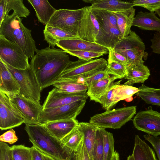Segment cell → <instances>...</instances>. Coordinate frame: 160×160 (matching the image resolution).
Returning a JSON list of instances; mask_svg holds the SVG:
<instances>
[{
  "label": "cell",
  "instance_id": "9a60e30c",
  "mask_svg": "<svg viewBox=\"0 0 160 160\" xmlns=\"http://www.w3.org/2000/svg\"><path fill=\"white\" fill-rule=\"evenodd\" d=\"M83 8L82 16L78 31L81 39L94 42L99 30V24L88 6Z\"/></svg>",
  "mask_w": 160,
  "mask_h": 160
},
{
  "label": "cell",
  "instance_id": "d590c367",
  "mask_svg": "<svg viewBox=\"0 0 160 160\" xmlns=\"http://www.w3.org/2000/svg\"><path fill=\"white\" fill-rule=\"evenodd\" d=\"M11 147L13 160H32L31 148L22 145Z\"/></svg>",
  "mask_w": 160,
  "mask_h": 160
},
{
  "label": "cell",
  "instance_id": "f6af8a7d",
  "mask_svg": "<svg viewBox=\"0 0 160 160\" xmlns=\"http://www.w3.org/2000/svg\"><path fill=\"white\" fill-rule=\"evenodd\" d=\"M18 140L15 131L12 128L4 132L0 136L1 142H8L10 144L14 143Z\"/></svg>",
  "mask_w": 160,
  "mask_h": 160
},
{
  "label": "cell",
  "instance_id": "d6986e66",
  "mask_svg": "<svg viewBox=\"0 0 160 160\" xmlns=\"http://www.w3.org/2000/svg\"><path fill=\"white\" fill-rule=\"evenodd\" d=\"M76 119H69L47 122L43 124L49 132L59 141L78 125Z\"/></svg>",
  "mask_w": 160,
  "mask_h": 160
},
{
  "label": "cell",
  "instance_id": "3957f363",
  "mask_svg": "<svg viewBox=\"0 0 160 160\" xmlns=\"http://www.w3.org/2000/svg\"><path fill=\"white\" fill-rule=\"evenodd\" d=\"M22 20L13 12L6 16L0 24V35L18 45L31 59L37 50L35 42L32 36L31 30L23 25Z\"/></svg>",
  "mask_w": 160,
  "mask_h": 160
},
{
  "label": "cell",
  "instance_id": "816d5d0a",
  "mask_svg": "<svg viewBox=\"0 0 160 160\" xmlns=\"http://www.w3.org/2000/svg\"><path fill=\"white\" fill-rule=\"evenodd\" d=\"M42 153L43 156V160H56L48 155H47L43 153Z\"/></svg>",
  "mask_w": 160,
  "mask_h": 160
},
{
  "label": "cell",
  "instance_id": "277c9868",
  "mask_svg": "<svg viewBox=\"0 0 160 160\" xmlns=\"http://www.w3.org/2000/svg\"><path fill=\"white\" fill-rule=\"evenodd\" d=\"M107 65V62L103 58L89 60L79 59L76 61H71L58 80H79L81 79L84 80V78L104 70Z\"/></svg>",
  "mask_w": 160,
  "mask_h": 160
},
{
  "label": "cell",
  "instance_id": "2e32d148",
  "mask_svg": "<svg viewBox=\"0 0 160 160\" xmlns=\"http://www.w3.org/2000/svg\"><path fill=\"white\" fill-rule=\"evenodd\" d=\"M56 45L61 49L67 51H88L107 54L109 49L95 42L81 39L62 40L56 42Z\"/></svg>",
  "mask_w": 160,
  "mask_h": 160
},
{
  "label": "cell",
  "instance_id": "9c48e42d",
  "mask_svg": "<svg viewBox=\"0 0 160 160\" xmlns=\"http://www.w3.org/2000/svg\"><path fill=\"white\" fill-rule=\"evenodd\" d=\"M86 100H80L71 103L54 108L42 110L39 116V124L69 119H76L86 102Z\"/></svg>",
  "mask_w": 160,
  "mask_h": 160
},
{
  "label": "cell",
  "instance_id": "7bdbcfd3",
  "mask_svg": "<svg viewBox=\"0 0 160 160\" xmlns=\"http://www.w3.org/2000/svg\"><path fill=\"white\" fill-rule=\"evenodd\" d=\"M143 137L151 144L156 152L158 160H160V135L155 136L146 134Z\"/></svg>",
  "mask_w": 160,
  "mask_h": 160
},
{
  "label": "cell",
  "instance_id": "6da1fadb",
  "mask_svg": "<svg viewBox=\"0 0 160 160\" xmlns=\"http://www.w3.org/2000/svg\"><path fill=\"white\" fill-rule=\"evenodd\" d=\"M30 66L41 91L53 85L59 79L71 61L64 51L47 47L37 50Z\"/></svg>",
  "mask_w": 160,
  "mask_h": 160
},
{
  "label": "cell",
  "instance_id": "7dc6e473",
  "mask_svg": "<svg viewBox=\"0 0 160 160\" xmlns=\"http://www.w3.org/2000/svg\"><path fill=\"white\" fill-rule=\"evenodd\" d=\"M150 40L152 42L150 47L152 52L154 53L160 54V32L154 33L153 38Z\"/></svg>",
  "mask_w": 160,
  "mask_h": 160
},
{
  "label": "cell",
  "instance_id": "836d02e7",
  "mask_svg": "<svg viewBox=\"0 0 160 160\" xmlns=\"http://www.w3.org/2000/svg\"><path fill=\"white\" fill-rule=\"evenodd\" d=\"M90 10L96 16L99 25L118 28L114 12L100 9H93Z\"/></svg>",
  "mask_w": 160,
  "mask_h": 160
},
{
  "label": "cell",
  "instance_id": "8fae6325",
  "mask_svg": "<svg viewBox=\"0 0 160 160\" xmlns=\"http://www.w3.org/2000/svg\"><path fill=\"white\" fill-rule=\"evenodd\" d=\"M7 95L22 116L24 123L39 124L40 114L42 109L40 103L19 94Z\"/></svg>",
  "mask_w": 160,
  "mask_h": 160
},
{
  "label": "cell",
  "instance_id": "681fc988",
  "mask_svg": "<svg viewBox=\"0 0 160 160\" xmlns=\"http://www.w3.org/2000/svg\"><path fill=\"white\" fill-rule=\"evenodd\" d=\"M5 0H0V24L5 18L4 12Z\"/></svg>",
  "mask_w": 160,
  "mask_h": 160
},
{
  "label": "cell",
  "instance_id": "e575fe53",
  "mask_svg": "<svg viewBox=\"0 0 160 160\" xmlns=\"http://www.w3.org/2000/svg\"><path fill=\"white\" fill-rule=\"evenodd\" d=\"M103 143V160H111L115 152L113 134L101 128Z\"/></svg>",
  "mask_w": 160,
  "mask_h": 160
},
{
  "label": "cell",
  "instance_id": "f5cc1de1",
  "mask_svg": "<svg viewBox=\"0 0 160 160\" xmlns=\"http://www.w3.org/2000/svg\"><path fill=\"white\" fill-rule=\"evenodd\" d=\"M68 160H77V156L76 152H74Z\"/></svg>",
  "mask_w": 160,
  "mask_h": 160
},
{
  "label": "cell",
  "instance_id": "ffe728a7",
  "mask_svg": "<svg viewBox=\"0 0 160 160\" xmlns=\"http://www.w3.org/2000/svg\"><path fill=\"white\" fill-rule=\"evenodd\" d=\"M83 1L91 4L88 6L90 9H103L112 12L124 11L134 7L132 2L118 0H83Z\"/></svg>",
  "mask_w": 160,
  "mask_h": 160
},
{
  "label": "cell",
  "instance_id": "cb8c5ba5",
  "mask_svg": "<svg viewBox=\"0 0 160 160\" xmlns=\"http://www.w3.org/2000/svg\"><path fill=\"white\" fill-rule=\"evenodd\" d=\"M135 9L133 8L124 11L114 12L116 16L117 25L123 38L130 34L131 27L135 15Z\"/></svg>",
  "mask_w": 160,
  "mask_h": 160
},
{
  "label": "cell",
  "instance_id": "ee69618b",
  "mask_svg": "<svg viewBox=\"0 0 160 160\" xmlns=\"http://www.w3.org/2000/svg\"><path fill=\"white\" fill-rule=\"evenodd\" d=\"M0 160H13L11 147L2 142H0Z\"/></svg>",
  "mask_w": 160,
  "mask_h": 160
},
{
  "label": "cell",
  "instance_id": "8d00e7d4",
  "mask_svg": "<svg viewBox=\"0 0 160 160\" xmlns=\"http://www.w3.org/2000/svg\"><path fill=\"white\" fill-rule=\"evenodd\" d=\"M92 160H103V143L101 128L97 130L94 145Z\"/></svg>",
  "mask_w": 160,
  "mask_h": 160
},
{
  "label": "cell",
  "instance_id": "30bf717a",
  "mask_svg": "<svg viewBox=\"0 0 160 160\" xmlns=\"http://www.w3.org/2000/svg\"><path fill=\"white\" fill-rule=\"evenodd\" d=\"M83 11V8L78 9L57 10L46 26L59 28L78 36V31Z\"/></svg>",
  "mask_w": 160,
  "mask_h": 160
},
{
  "label": "cell",
  "instance_id": "8992f818",
  "mask_svg": "<svg viewBox=\"0 0 160 160\" xmlns=\"http://www.w3.org/2000/svg\"><path fill=\"white\" fill-rule=\"evenodd\" d=\"M113 49L126 58L128 67L144 64L143 58L146 53L145 45L139 36L134 31H131L128 37L117 43Z\"/></svg>",
  "mask_w": 160,
  "mask_h": 160
},
{
  "label": "cell",
  "instance_id": "ac0fdd59",
  "mask_svg": "<svg viewBox=\"0 0 160 160\" xmlns=\"http://www.w3.org/2000/svg\"><path fill=\"white\" fill-rule=\"evenodd\" d=\"M20 86L17 79L0 59V91L7 95L19 94Z\"/></svg>",
  "mask_w": 160,
  "mask_h": 160
},
{
  "label": "cell",
  "instance_id": "f907efd6",
  "mask_svg": "<svg viewBox=\"0 0 160 160\" xmlns=\"http://www.w3.org/2000/svg\"><path fill=\"white\" fill-rule=\"evenodd\" d=\"M111 160H120L118 153L115 151Z\"/></svg>",
  "mask_w": 160,
  "mask_h": 160
},
{
  "label": "cell",
  "instance_id": "484cf974",
  "mask_svg": "<svg viewBox=\"0 0 160 160\" xmlns=\"http://www.w3.org/2000/svg\"><path fill=\"white\" fill-rule=\"evenodd\" d=\"M78 128L83 135V142L91 160H92L93 150L97 130L98 128L90 122H79Z\"/></svg>",
  "mask_w": 160,
  "mask_h": 160
},
{
  "label": "cell",
  "instance_id": "c3c4849f",
  "mask_svg": "<svg viewBox=\"0 0 160 160\" xmlns=\"http://www.w3.org/2000/svg\"><path fill=\"white\" fill-rule=\"evenodd\" d=\"M32 160H43L42 153L34 146L31 147Z\"/></svg>",
  "mask_w": 160,
  "mask_h": 160
},
{
  "label": "cell",
  "instance_id": "f546056e",
  "mask_svg": "<svg viewBox=\"0 0 160 160\" xmlns=\"http://www.w3.org/2000/svg\"><path fill=\"white\" fill-rule=\"evenodd\" d=\"M121 80L114 82L112 96L114 105L120 101L126 99L136 94L138 88L132 86L120 84Z\"/></svg>",
  "mask_w": 160,
  "mask_h": 160
},
{
  "label": "cell",
  "instance_id": "1f68e13d",
  "mask_svg": "<svg viewBox=\"0 0 160 160\" xmlns=\"http://www.w3.org/2000/svg\"><path fill=\"white\" fill-rule=\"evenodd\" d=\"M83 139V134L78 126L60 141L63 146L76 152Z\"/></svg>",
  "mask_w": 160,
  "mask_h": 160
},
{
  "label": "cell",
  "instance_id": "4fadbf2b",
  "mask_svg": "<svg viewBox=\"0 0 160 160\" xmlns=\"http://www.w3.org/2000/svg\"><path fill=\"white\" fill-rule=\"evenodd\" d=\"M133 122L138 130L153 136L160 135V112L153 110L151 106L145 110L139 111Z\"/></svg>",
  "mask_w": 160,
  "mask_h": 160
},
{
  "label": "cell",
  "instance_id": "7a4b0ae2",
  "mask_svg": "<svg viewBox=\"0 0 160 160\" xmlns=\"http://www.w3.org/2000/svg\"><path fill=\"white\" fill-rule=\"evenodd\" d=\"M24 129L33 146L56 160H68L75 152L63 146L43 124H25Z\"/></svg>",
  "mask_w": 160,
  "mask_h": 160
},
{
  "label": "cell",
  "instance_id": "4dcf8cb0",
  "mask_svg": "<svg viewBox=\"0 0 160 160\" xmlns=\"http://www.w3.org/2000/svg\"><path fill=\"white\" fill-rule=\"evenodd\" d=\"M136 93L147 104L160 106V88H150L142 84Z\"/></svg>",
  "mask_w": 160,
  "mask_h": 160
},
{
  "label": "cell",
  "instance_id": "60d3db41",
  "mask_svg": "<svg viewBox=\"0 0 160 160\" xmlns=\"http://www.w3.org/2000/svg\"><path fill=\"white\" fill-rule=\"evenodd\" d=\"M110 75L107 72L106 68L102 71L88 77L84 79V83L88 88L92 84L103 79L110 77Z\"/></svg>",
  "mask_w": 160,
  "mask_h": 160
},
{
  "label": "cell",
  "instance_id": "11a10c76",
  "mask_svg": "<svg viewBox=\"0 0 160 160\" xmlns=\"http://www.w3.org/2000/svg\"><path fill=\"white\" fill-rule=\"evenodd\" d=\"M155 12L160 18V8L156 11Z\"/></svg>",
  "mask_w": 160,
  "mask_h": 160
},
{
  "label": "cell",
  "instance_id": "f1b7e54d",
  "mask_svg": "<svg viewBox=\"0 0 160 160\" xmlns=\"http://www.w3.org/2000/svg\"><path fill=\"white\" fill-rule=\"evenodd\" d=\"M52 85L62 91L68 93L86 92L88 90L84 82L80 80H59Z\"/></svg>",
  "mask_w": 160,
  "mask_h": 160
},
{
  "label": "cell",
  "instance_id": "7402d4cb",
  "mask_svg": "<svg viewBox=\"0 0 160 160\" xmlns=\"http://www.w3.org/2000/svg\"><path fill=\"white\" fill-rule=\"evenodd\" d=\"M34 9L38 21L47 25L57 10L46 0H28Z\"/></svg>",
  "mask_w": 160,
  "mask_h": 160
},
{
  "label": "cell",
  "instance_id": "f35d334b",
  "mask_svg": "<svg viewBox=\"0 0 160 160\" xmlns=\"http://www.w3.org/2000/svg\"><path fill=\"white\" fill-rule=\"evenodd\" d=\"M132 2L134 6L143 7L151 12H155L160 8V0H136Z\"/></svg>",
  "mask_w": 160,
  "mask_h": 160
},
{
  "label": "cell",
  "instance_id": "d4e9b609",
  "mask_svg": "<svg viewBox=\"0 0 160 160\" xmlns=\"http://www.w3.org/2000/svg\"><path fill=\"white\" fill-rule=\"evenodd\" d=\"M127 74L125 77L127 81L123 84L132 86L135 83H143L150 75L148 67L144 64L128 67Z\"/></svg>",
  "mask_w": 160,
  "mask_h": 160
},
{
  "label": "cell",
  "instance_id": "603a6c76",
  "mask_svg": "<svg viewBox=\"0 0 160 160\" xmlns=\"http://www.w3.org/2000/svg\"><path fill=\"white\" fill-rule=\"evenodd\" d=\"M43 33L45 40L52 48H55L56 42L59 41L80 39L79 37L64 30L46 25Z\"/></svg>",
  "mask_w": 160,
  "mask_h": 160
},
{
  "label": "cell",
  "instance_id": "7c38bea8",
  "mask_svg": "<svg viewBox=\"0 0 160 160\" xmlns=\"http://www.w3.org/2000/svg\"><path fill=\"white\" fill-rule=\"evenodd\" d=\"M24 123L22 115L11 103L8 96L0 91V128L11 129Z\"/></svg>",
  "mask_w": 160,
  "mask_h": 160
},
{
  "label": "cell",
  "instance_id": "db71d44e",
  "mask_svg": "<svg viewBox=\"0 0 160 160\" xmlns=\"http://www.w3.org/2000/svg\"><path fill=\"white\" fill-rule=\"evenodd\" d=\"M127 160H134L133 155H129L128 157Z\"/></svg>",
  "mask_w": 160,
  "mask_h": 160
},
{
  "label": "cell",
  "instance_id": "44dd1931",
  "mask_svg": "<svg viewBox=\"0 0 160 160\" xmlns=\"http://www.w3.org/2000/svg\"><path fill=\"white\" fill-rule=\"evenodd\" d=\"M132 26L143 30L160 32V18L154 12L141 11L135 17Z\"/></svg>",
  "mask_w": 160,
  "mask_h": 160
},
{
  "label": "cell",
  "instance_id": "5b68a950",
  "mask_svg": "<svg viewBox=\"0 0 160 160\" xmlns=\"http://www.w3.org/2000/svg\"><path fill=\"white\" fill-rule=\"evenodd\" d=\"M136 112V106L106 110L91 117L89 122L104 129H119L131 120Z\"/></svg>",
  "mask_w": 160,
  "mask_h": 160
},
{
  "label": "cell",
  "instance_id": "52a82bcc",
  "mask_svg": "<svg viewBox=\"0 0 160 160\" xmlns=\"http://www.w3.org/2000/svg\"><path fill=\"white\" fill-rule=\"evenodd\" d=\"M5 64L19 84V94L40 103L41 90L31 66L26 69L20 70Z\"/></svg>",
  "mask_w": 160,
  "mask_h": 160
},
{
  "label": "cell",
  "instance_id": "d6a6232c",
  "mask_svg": "<svg viewBox=\"0 0 160 160\" xmlns=\"http://www.w3.org/2000/svg\"><path fill=\"white\" fill-rule=\"evenodd\" d=\"M11 10H13L19 18H27L30 13V11L24 5L22 0H5V17L9 15V12Z\"/></svg>",
  "mask_w": 160,
  "mask_h": 160
},
{
  "label": "cell",
  "instance_id": "e0dca14e",
  "mask_svg": "<svg viewBox=\"0 0 160 160\" xmlns=\"http://www.w3.org/2000/svg\"><path fill=\"white\" fill-rule=\"evenodd\" d=\"M99 30L95 42L108 49H113L123 37L117 27L99 25Z\"/></svg>",
  "mask_w": 160,
  "mask_h": 160
},
{
  "label": "cell",
  "instance_id": "ba28073f",
  "mask_svg": "<svg viewBox=\"0 0 160 160\" xmlns=\"http://www.w3.org/2000/svg\"><path fill=\"white\" fill-rule=\"evenodd\" d=\"M28 58L18 45L0 35V59L5 64L16 69L24 70L30 66Z\"/></svg>",
  "mask_w": 160,
  "mask_h": 160
},
{
  "label": "cell",
  "instance_id": "b9f144b4",
  "mask_svg": "<svg viewBox=\"0 0 160 160\" xmlns=\"http://www.w3.org/2000/svg\"><path fill=\"white\" fill-rule=\"evenodd\" d=\"M108 62H114L123 64L128 67V61L126 58L121 54L116 52L113 49H109Z\"/></svg>",
  "mask_w": 160,
  "mask_h": 160
},
{
  "label": "cell",
  "instance_id": "4316f807",
  "mask_svg": "<svg viewBox=\"0 0 160 160\" xmlns=\"http://www.w3.org/2000/svg\"><path fill=\"white\" fill-rule=\"evenodd\" d=\"M132 154L134 160H157L154 151L138 135L135 136Z\"/></svg>",
  "mask_w": 160,
  "mask_h": 160
},
{
  "label": "cell",
  "instance_id": "5bb4252c",
  "mask_svg": "<svg viewBox=\"0 0 160 160\" xmlns=\"http://www.w3.org/2000/svg\"><path fill=\"white\" fill-rule=\"evenodd\" d=\"M86 92L68 93L56 88L50 91L42 106V110L67 105L80 100H86Z\"/></svg>",
  "mask_w": 160,
  "mask_h": 160
},
{
  "label": "cell",
  "instance_id": "74e56055",
  "mask_svg": "<svg viewBox=\"0 0 160 160\" xmlns=\"http://www.w3.org/2000/svg\"><path fill=\"white\" fill-rule=\"evenodd\" d=\"M107 72L118 79L125 78L127 74V67L122 64L114 62H108L106 68Z\"/></svg>",
  "mask_w": 160,
  "mask_h": 160
},
{
  "label": "cell",
  "instance_id": "bcb514c9",
  "mask_svg": "<svg viewBox=\"0 0 160 160\" xmlns=\"http://www.w3.org/2000/svg\"><path fill=\"white\" fill-rule=\"evenodd\" d=\"M76 153L77 156V160H91L83 143V139L76 152Z\"/></svg>",
  "mask_w": 160,
  "mask_h": 160
},
{
  "label": "cell",
  "instance_id": "83f0119b",
  "mask_svg": "<svg viewBox=\"0 0 160 160\" xmlns=\"http://www.w3.org/2000/svg\"><path fill=\"white\" fill-rule=\"evenodd\" d=\"M117 79H118L117 78L112 76L91 85L88 87L86 92L90 100L95 101L103 96Z\"/></svg>",
  "mask_w": 160,
  "mask_h": 160
},
{
  "label": "cell",
  "instance_id": "ab89813d",
  "mask_svg": "<svg viewBox=\"0 0 160 160\" xmlns=\"http://www.w3.org/2000/svg\"><path fill=\"white\" fill-rule=\"evenodd\" d=\"M70 55L76 56L79 59L89 60L92 58L100 57L104 53L88 51H65Z\"/></svg>",
  "mask_w": 160,
  "mask_h": 160
}]
</instances>
